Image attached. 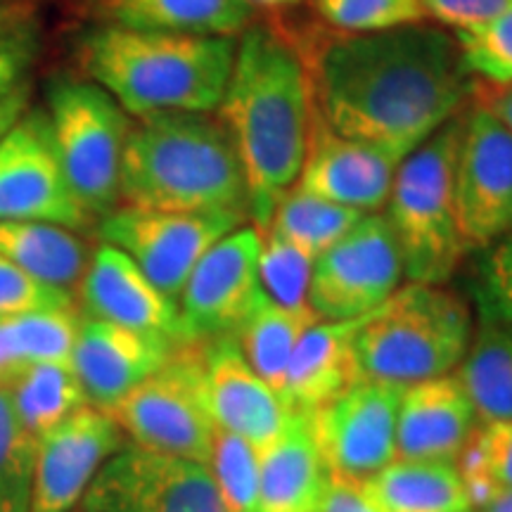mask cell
<instances>
[{"label": "cell", "mask_w": 512, "mask_h": 512, "mask_svg": "<svg viewBox=\"0 0 512 512\" xmlns=\"http://www.w3.org/2000/svg\"><path fill=\"white\" fill-rule=\"evenodd\" d=\"M297 50L313 117L401 162L456 119L472 91L453 36L427 24L373 34L316 31Z\"/></svg>", "instance_id": "cell-1"}, {"label": "cell", "mask_w": 512, "mask_h": 512, "mask_svg": "<svg viewBox=\"0 0 512 512\" xmlns=\"http://www.w3.org/2000/svg\"><path fill=\"white\" fill-rule=\"evenodd\" d=\"M216 114L245 169L249 221L264 233L302 174L313 126L309 79L290 38L268 24L242 31Z\"/></svg>", "instance_id": "cell-2"}, {"label": "cell", "mask_w": 512, "mask_h": 512, "mask_svg": "<svg viewBox=\"0 0 512 512\" xmlns=\"http://www.w3.org/2000/svg\"><path fill=\"white\" fill-rule=\"evenodd\" d=\"M119 207L235 214L249 221L245 169L214 112H164L131 121L121 157Z\"/></svg>", "instance_id": "cell-3"}, {"label": "cell", "mask_w": 512, "mask_h": 512, "mask_svg": "<svg viewBox=\"0 0 512 512\" xmlns=\"http://www.w3.org/2000/svg\"><path fill=\"white\" fill-rule=\"evenodd\" d=\"M238 41L100 24L79 48L86 79L105 88L131 119L164 112H216Z\"/></svg>", "instance_id": "cell-4"}, {"label": "cell", "mask_w": 512, "mask_h": 512, "mask_svg": "<svg viewBox=\"0 0 512 512\" xmlns=\"http://www.w3.org/2000/svg\"><path fill=\"white\" fill-rule=\"evenodd\" d=\"M472 342L465 299L444 285L408 283L366 313L356 332L361 380L408 387L453 373Z\"/></svg>", "instance_id": "cell-5"}, {"label": "cell", "mask_w": 512, "mask_h": 512, "mask_svg": "<svg viewBox=\"0 0 512 512\" xmlns=\"http://www.w3.org/2000/svg\"><path fill=\"white\" fill-rule=\"evenodd\" d=\"M460 131L463 117L451 119L396 169L384 216L394 230L408 283L444 285L467 254L453 204Z\"/></svg>", "instance_id": "cell-6"}, {"label": "cell", "mask_w": 512, "mask_h": 512, "mask_svg": "<svg viewBox=\"0 0 512 512\" xmlns=\"http://www.w3.org/2000/svg\"><path fill=\"white\" fill-rule=\"evenodd\" d=\"M41 112L74 200L98 223L119 207L121 157L133 119L86 76L50 83Z\"/></svg>", "instance_id": "cell-7"}, {"label": "cell", "mask_w": 512, "mask_h": 512, "mask_svg": "<svg viewBox=\"0 0 512 512\" xmlns=\"http://www.w3.org/2000/svg\"><path fill=\"white\" fill-rule=\"evenodd\" d=\"M204 342H178L164 366L107 408L131 444L207 465L214 420L202 392Z\"/></svg>", "instance_id": "cell-8"}, {"label": "cell", "mask_w": 512, "mask_h": 512, "mask_svg": "<svg viewBox=\"0 0 512 512\" xmlns=\"http://www.w3.org/2000/svg\"><path fill=\"white\" fill-rule=\"evenodd\" d=\"M81 512H228L209 467L124 444L100 467Z\"/></svg>", "instance_id": "cell-9"}, {"label": "cell", "mask_w": 512, "mask_h": 512, "mask_svg": "<svg viewBox=\"0 0 512 512\" xmlns=\"http://www.w3.org/2000/svg\"><path fill=\"white\" fill-rule=\"evenodd\" d=\"M235 214H178L117 207L98 221L105 245L124 252L152 285L178 302L190 273L230 230L245 226Z\"/></svg>", "instance_id": "cell-10"}, {"label": "cell", "mask_w": 512, "mask_h": 512, "mask_svg": "<svg viewBox=\"0 0 512 512\" xmlns=\"http://www.w3.org/2000/svg\"><path fill=\"white\" fill-rule=\"evenodd\" d=\"M403 261L384 214L363 219L313 261L309 304L318 320H354L401 287Z\"/></svg>", "instance_id": "cell-11"}, {"label": "cell", "mask_w": 512, "mask_h": 512, "mask_svg": "<svg viewBox=\"0 0 512 512\" xmlns=\"http://www.w3.org/2000/svg\"><path fill=\"white\" fill-rule=\"evenodd\" d=\"M401 384L358 380L311 415V430L328 475L366 484L396 460Z\"/></svg>", "instance_id": "cell-12"}, {"label": "cell", "mask_w": 512, "mask_h": 512, "mask_svg": "<svg viewBox=\"0 0 512 512\" xmlns=\"http://www.w3.org/2000/svg\"><path fill=\"white\" fill-rule=\"evenodd\" d=\"M453 204L467 252L486 249L512 228V133L482 105L463 117Z\"/></svg>", "instance_id": "cell-13"}, {"label": "cell", "mask_w": 512, "mask_h": 512, "mask_svg": "<svg viewBox=\"0 0 512 512\" xmlns=\"http://www.w3.org/2000/svg\"><path fill=\"white\" fill-rule=\"evenodd\" d=\"M261 233L240 226L221 238L178 294L181 342L235 337L259 297Z\"/></svg>", "instance_id": "cell-14"}, {"label": "cell", "mask_w": 512, "mask_h": 512, "mask_svg": "<svg viewBox=\"0 0 512 512\" xmlns=\"http://www.w3.org/2000/svg\"><path fill=\"white\" fill-rule=\"evenodd\" d=\"M5 221H46L72 230L93 226L69 190L43 112L29 110L0 143V223Z\"/></svg>", "instance_id": "cell-15"}, {"label": "cell", "mask_w": 512, "mask_h": 512, "mask_svg": "<svg viewBox=\"0 0 512 512\" xmlns=\"http://www.w3.org/2000/svg\"><path fill=\"white\" fill-rule=\"evenodd\" d=\"M126 437L100 408L81 406L36 441L31 512H69Z\"/></svg>", "instance_id": "cell-16"}, {"label": "cell", "mask_w": 512, "mask_h": 512, "mask_svg": "<svg viewBox=\"0 0 512 512\" xmlns=\"http://www.w3.org/2000/svg\"><path fill=\"white\" fill-rule=\"evenodd\" d=\"M202 392L214 425L240 434L259 453L280 437L292 415L283 396L254 373L235 337L204 342Z\"/></svg>", "instance_id": "cell-17"}, {"label": "cell", "mask_w": 512, "mask_h": 512, "mask_svg": "<svg viewBox=\"0 0 512 512\" xmlns=\"http://www.w3.org/2000/svg\"><path fill=\"white\" fill-rule=\"evenodd\" d=\"M81 313L143 335L181 342L178 304L152 285V280L121 249L102 245L91 254L79 283Z\"/></svg>", "instance_id": "cell-18"}, {"label": "cell", "mask_w": 512, "mask_h": 512, "mask_svg": "<svg viewBox=\"0 0 512 512\" xmlns=\"http://www.w3.org/2000/svg\"><path fill=\"white\" fill-rule=\"evenodd\" d=\"M399 164L380 147L337 136L313 117L309 152L294 188L370 214L387 204Z\"/></svg>", "instance_id": "cell-19"}, {"label": "cell", "mask_w": 512, "mask_h": 512, "mask_svg": "<svg viewBox=\"0 0 512 512\" xmlns=\"http://www.w3.org/2000/svg\"><path fill=\"white\" fill-rule=\"evenodd\" d=\"M174 344L169 339L88 318L81 313L72 368L91 406L107 411L145 377L164 366Z\"/></svg>", "instance_id": "cell-20"}, {"label": "cell", "mask_w": 512, "mask_h": 512, "mask_svg": "<svg viewBox=\"0 0 512 512\" xmlns=\"http://www.w3.org/2000/svg\"><path fill=\"white\" fill-rule=\"evenodd\" d=\"M477 422L456 373L408 384L396 418V460L456 463Z\"/></svg>", "instance_id": "cell-21"}, {"label": "cell", "mask_w": 512, "mask_h": 512, "mask_svg": "<svg viewBox=\"0 0 512 512\" xmlns=\"http://www.w3.org/2000/svg\"><path fill=\"white\" fill-rule=\"evenodd\" d=\"M363 318L318 320L304 332L285 375L283 399L292 411H318L361 380L356 332Z\"/></svg>", "instance_id": "cell-22"}, {"label": "cell", "mask_w": 512, "mask_h": 512, "mask_svg": "<svg viewBox=\"0 0 512 512\" xmlns=\"http://www.w3.org/2000/svg\"><path fill=\"white\" fill-rule=\"evenodd\" d=\"M328 479L311 415L292 411L280 437L259 453V512H318Z\"/></svg>", "instance_id": "cell-23"}, {"label": "cell", "mask_w": 512, "mask_h": 512, "mask_svg": "<svg viewBox=\"0 0 512 512\" xmlns=\"http://www.w3.org/2000/svg\"><path fill=\"white\" fill-rule=\"evenodd\" d=\"M247 0H98L102 24L190 36L235 38L252 24Z\"/></svg>", "instance_id": "cell-24"}, {"label": "cell", "mask_w": 512, "mask_h": 512, "mask_svg": "<svg viewBox=\"0 0 512 512\" xmlns=\"http://www.w3.org/2000/svg\"><path fill=\"white\" fill-rule=\"evenodd\" d=\"M0 254L57 290L72 292L79 287L91 249L76 230L46 221H5L0 223Z\"/></svg>", "instance_id": "cell-25"}, {"label": "cell", "mask_w": 512, "mask_h": 512, "mask_svg": "<svg viewBox=\"0 0 512 512\" xmlns=\"http://www.w3.org/2000/svg\"><path fill=\"white\" fill-rule=\"evenodd\" d=\"M363 486L380 512H475L456 463L394 460Z\"/></svg>", "instance_id": "cell-26"}, {"label": "cell", "mask_w": 512, "mask_h": 512, "mask_svg": "<svg viewBox=\"0 0 512 512\" xmlns=\"http://www.w3.org/2000/svg\"><path fill=\"white\" fill-rule=\"evenodd\" d=\"M313 323H318L313 313L287 311L261 290L245 323L235 332L249 366L280 396H283L287 366L294 349Z\"/></svg>", "instance_id": "cell-27"}, {"label": "cell", "mask_w": 512, "mask_h": 512, "mask_svg": "<svg viewBox=\"0 0 512 512\" xmlns=\"http://www.w3.org/2000/svg\"><path fill=\"white\" fill-rule=\"evenodd\" d=\"M456 375L479 420H512V323H484Z\"/></svg>", "instance_id": "cell-28"}, {"label": "cell", "mask_w": 512, "mask_h": 512, "mask_svg": "<svg viewBox=\"0 0 512 512\" xmlns=\"http://www.w3.org/2000/svg\"><path fill=\"white\" fill-rule=\"evenodd\" d=\"M5 384L19 420L36 441L88 403L72 363H29Z\"/></svg>", "instance_id": "cell-29"}, {"label": "cell", "mask_w": 512, "mask_h": 512, "mask_svg": "<svg viewBox=\"0 0 512 512\" xmlns=\"http://www.w3.org/2000/svg\"><path fill=\"white\" fill-rule=\"evenodd\" d=\"M361 219V211L292 188L278 202L266 230H273L275 235H280L316 261Z\"/></svg>", "instance_id": "cell-30"}, {"label": "cell", "mask_w": 512, "mask_h": 512, "mask_svg": "<svg viewBox=\"0 0 512 512\" xmlns=\"http://www.w3.org/2000/svg\"><path fill=\"white\" fill-rule=\"evenodd\" d=\"M456 467L470 491L475 510L491 498L512 491V420L477 425Z\"/></svg>", "instance_id": "cell-31"}, {"label": "cell", "mask_w": 512, "mask_h": 512, "mask_svg": "<svg viewBox=\"0 0 512 512\" xmlns=\"http://www.w3.org/2000/svg\"><path fill=\"white\" fill-rule=\"evenodd\" d=\"M19 368L29 363H72L81 328L76 306L43 309L0 320Z\"/></svg>", "instance_id": "cell-32"}, {"label": "cell", "mask_w": 512, "mask_h": 512, "mask_svg": "<svg viewBox=\"0 0 512 512\" xmlns=\"http://www.w3.org/2000/svg\"><path fill=\"white\" fill-rule=\"evenodd\" d=\"M36 439L12 406L8 384H0V512H31Z\"/></svg>", "instance_id": "cell-33"}, {"label": "cell", "mask_w": 512, "mask_h": 512, "mask_svg": "<svg viewBox=\"0 0 512 512\" xmlns=\"http://www.w3.org/2000/svg\"><path fill=\"white\" fill-rule=\"evenodd\" d=\"M207 467L228 512H259V451L247 439L214 427Z\"/></svg>", "instance_id": "cell-34"}, {"label": "cell", "mask_w": 512, "mask_h": 512, "mask_svg": "<svg viewBox=\"0 0 512 512\" xmlns=\"http://www.w3.org/2000/svg\"><path fill=\"white\" fill-rule=\"evenodd\" d=\"M313 259L273 230L261 233L259 285L268 299L294 313H313L309 304ZM316 316V313H313Z\"/></svg>", "instance_id": "cell-35"}, {"label": "cell", "mask_w": 512, "mask_h": 512, "mask_svg": "<svg viewBox=\"0 0 512 512\" xmlns=\"http://www.w3.org/2000/svg\"><path fill=\"white\" fill-rule=\"evenodd\" d=\"M467 76H479L494 88L512 83V10L470 29L453 31Z\"/></svg>", "instance_id": "cell-36"}, {"label": "cell", "mask_w": 512, "mask_h": 512, "mask_svg": "<svg viewBox=\"0 0 512 512\" xmlns=\"http://www.w3.org/2000/svg\"><path fill=\"white\" fill-rule=\"evenodd\" d=\"M311 5L330 29L347 34L413 27L427 19L422 0H311Z\"/></svg>", "instance_id": "cell-37"}, {"label": "cell", "mask_w": 512, "mask_h": 512, "mask_svg": "<svg viewBox=\"0 0 512 512\" xmlns=\"http://www.w3.org/2000/svg\"><path fill=\"white\" fill-rule=\"evenodd\" d=\"M470 290L482 323H512V228L482 249Z\"/></svg>", "instance_id": "cell-38"}, {"label": "cell", "mask_w": 512, "mask_h": 512, "mask_svg": "<svg viewBox=\"0 0 512 512\" xmlns=\"http://www.w3.org/2000/svg\"><path fill=\"white\" fill-rule=\"evenodd\" d=\"M62 306H76L72 292L57 290L31 278L27 271L0 254V320L31 311L62 309Z\"/></svg>", "instance_id": "cell-39"}, {"label": "cell", "mask_w": 512, "mask_h": 512, "mask_svg": "<svg viewBox=\"0 0 512 512\" xmlns=\"http://www.w3.org/2000/svg\"><path fill=\"white\" fill-rule=\"evenodd\" d=\"M427 17L458 31L489 22L512 10V0H422Z\"/></svg>", "instance_id": "cell-40"}, {"label": "cell", "mask_w": 512, "mask_h": 512, "mask_svg": "<svg viewBox=\"0 0 512 512\" xmlns=\"http://www.w3.org/2000/svg\"><path fill=\"white\" fill-rule=\"evenodd\" d=\"M318 512H380L373 498L368 496L366 486L344 479H328Z\"/></svg>", "instance_id": "cell-41"}, {"label": "cell", "mask_w": 512, "mask_h": 512, "mask_svg": "<svg viewBox=\"0 0 512 512\" xmlns=\"http://www.w3.org/2000/svg\"><path fill=\"white\" fill-rule=\"evenodd\" d=\"M29 100V88L24 83H17L10 93L0 98V143L22 121L24 114L29 112Z\"/></svg>", "instance_id": "cell-42"}, {"label": "cell", "mask_w": 512, "mask_h": 512, "mask_svg": "<svg viewBox=\"0 0 512 512\" xmlns=\"http://www.w3.org/2000/svg\"><path fill=\"white\" fill-rule=\"evenodd\" d=\"M22 64L24 53L0 43V98H3L5 93H10L19 83V79H22Z\"/></svg>", "instance_id": "cell-43"}, {"label": "cell", "mask_w": 512, "mask_h": 512, "mask_svg": "<svg viewBox=\"0 0 512 512\" xmlns=\"http://www.w3.org/2000/svg\"><path fill=\"white\" fill-rule=\"evenodd\" d=\"M19 370V363L15 354H12L8 335H5L3 323H0V384H5Z\"/></svg>", "instance_id": "cell-44"}, {"label": "cell", "mask_w": 512, "mask_h": 512, "mask_svg": "<svg viewBox=\"0 0 512 512\" xmlns=\"http://www.w3.org/2000/svg\"><path fill=\"white\" fill-rule=\"evenodd\" d=\"M475 512H512V491H508V494H501V496L491 498L489 503L479 505Z\"/></svg>", "instance_id": "cell-45"}, {"label": "cell", "mask_w": 512, "mask_h": 512, "mask_svg": "<svg viewBox=\"0 0 512 512\" xmlns=\"http://www.w3.org/2000/svg\"><path fill=\"white\" fill-rule=\"evenodd\" d=\"M252 8H261V10H283V8H292V5L302 3V0H247Z\"/></svg>", "instance_id": "cell-46"}, {"label": "cell", "mask_w": 512, "mask_h": 512, "mask_svg": "<svg viewBox=\"0 0 512 512\" xmlns=\"http://www.w3.org/2000/svg\"><path fill=\"white\" fill-rule=\"evenodd\" d=\"M0 3H5V0H0Z\"/></svg>", "instance_id": "cell-47"}]
</instances>
